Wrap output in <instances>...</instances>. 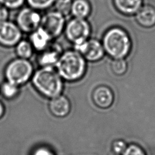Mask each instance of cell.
<instances>
[{"instance_id":"obj_1","label":"cell","mask_w":155,"mask_h":155,"mask_svg":"<svg viewBox=\"0 0 155 155\" xmlns=\"http://www.w3.org/2000/svg\"><path fill=\"white\" fill-rule=\"evenodd\" d=\"M56 67L62 79L74 82L84 76L87 68L86 60L76 50H68L61 54Z\"/></svg>"},{"instance_id":"obj_2","label":"cell","mask_w":155,"mask_h":155,"mask_svg":"<svg viewBox=\"0 0 155 155\" xmlns=\"http://www.w3.org/2000/svg\"><path fill=\"white\" fill-rule=\"evenodd\" d=\"M32 83L36 90L42 96L53 98L63 90L62 78L53 67H42L33 75Z\"/></svg>"},{"instance_id":"obj_3","label":"cell","mask_w":155,"mask_h":155,"mask_svg":"<svg viewBox=\"0 0 155 155\" xmlns=\"http://www.w3.org/2000/svg\"><path fill=\"white\" fill-rule=\"evenodd\" d=\"M102 44L105 52L113 59L125 58L129 54L132 47L128 33L118 27L110 28L105 33Z\"/></svg>"},{"instance_id":"obj_4","label":"cell","mask_w":155,"mask_h":155,"mask_svg":"<svg viewBox=\"0 0 155 155\" xmlns=\"http://www.w3.org/2000/svg\"><path fill=\"white\" fill-rule=\"evenodd\" d=\"M32 64L26 59L18 58L10 62L5 69L7 81L16 85L27 82L33 75Z\"/></svg>"},{"instance_id":"obj_5","label":"cell","mask_w":155,"mask_h":155,"mask_svg":"<svg viewBox=\"0 0 155 155\" xmlns=\"http://www.w3.org/2000/svg\"><path fill=\"white\" fill-rule=\"evenodd\" d=\"M65 33L67 39L74 45L81 44L87 39L91 33V27L85 19L74 18L65 27Z\"/></svg>"},{"instance_id":"obj_6","label":"cell","mask_w":155,"mask_h":155,"mask_svg":"<svg viewBox=\"0 0 155 155\" xmlns=\"http://www.w3.org/2000/svg\"><path fill=\"white\" fill-rule=\"evenodd\" d=\"M65 22L64 16L57 11H52L42 18L40 26L53 39L58 37L65 29Z\"/></svg>"},{"instance_id":"obj_7","label":"cell","mask_w":155,"mask_h":155,"mask_svg":"<svg viewBox=\"0 0 155 155\" xmlns=\"http://www.w3.org/2000/svg\"><path fill=\"white\" fill-rule=\"evenodd\" d=\"M74 49L90 62H97L102 59L105 50L102 44L95 39H87V41L74 45Z\"/></svg>"},{"instance_id":"obj_8","label":"cell","mask_w":155,"mask_h":155,"mask_svg":"<svg viewBox=\"0 0 155 155\" xmlns=\"http://www.w3.org/2000/svg\"><path fill=\"white\" fill-rule=\"evenodd\" d=\"M40 14L32 8H24L18 14L17 25L25 32H33L41 25Z\"/></svg>"},{"instance_id":"obj_9","label":"cell","mask_w":155,"mask_h":155,"mask_svg":"<svg viewBox=\"0 0 155 155\" xmlns=\"http://www.w3.org/2000/svg\"><path fill=\"white\" fill-rule=\"evenodd\" d=\"M21 38V30L13 22L4 21L0 23V44L10 47L17 44Z\"/></svg>"},{"instance_id":"obj_10","label":"cell","mask_w":155,"mask_h":155,"mask_svg":"<svg viewBox=\"0 0 155 155\" xmlns=\"http://www.w3.org/2000/svg\"><path fill=\"white\" fill-rule=\"evenodd\" d=\"M114 93L106 85H99L93 91L92 99L95 105L102 109L110 107L114 102Z\"/></svg>"},{"instance_id":"obj_11","label":"cell","mask_w":155,"mask_h":155,"mask_svg":"<svg viewBox=\"0 0 155 155\" xmlns=\"http://www.w3.org/2000/svg\"><path fill=\"white\" fill-rule=\"evenodd\" d=\"M62 54V48L59 44H50L41 51L38 57V62L42 67H53L56 65Z\"/></svg>"},{"instance_id":"obj_12","label":"cell","mask_w":155,"mask_h":155,"mask_svg":"<svg viewBox=\"0 0 155 155\" xmlns=\"http://www.w3.org/2000/svg\"><path fill=\"white\" fill-rule=\"evenodd\" d=\"M49 110L51 113L56 117H65L70 111L71 104L66 96L59 94L51 99Z\"/></svg>"},{"instance_id":"obj_13","label":"cell","mask_w":155,"mask_h":155,"mask_svg":"<svg viewBox=\"0 0 155 155\" xmlns=\"http://www.w3.org/2000/svg\"><path fill=\"white\" fill-rule=\"evenodd\" d=\"M136 15L137 22L144 28H151L155 25V8L150 5L142 6Z\"/></svg>"},{"instance_id":"obj_14","label":"cell","mask_w":155,"mask_h":155,"mask_svg":"<svg viewBox=\"0 0 155 155\" xmlns=\"http://www.w3.org/2000/svg\"><path fill=\"white\" fill-rule=\"evenodd\" d=\"M51 40L50 36L41 26L31 32L30 36V41L33 47L40 51L49 45Z\"/></svg>"},{"instance_id":"obj_15","label":"cell","mask_w":155,"mask_h":155,"mask_svg":"<svg viewBox=\"0 0 155 155\" xmlns=\"http://www.w3.org/2000/svg\"><path fill=\"white\" fill-rule=\"evenodd\" d=\"M117 10L125 15H135L142 7V0H114Z\"/></svg>"},{"instance_id":"obj_16","label":"cell","mask_w":155,"mask_h":155,"mask_svg":"<svg viewBox=\"0 0 155 155\" xmlns=\"http://www.w3.org/2000/svg\"><path fill=\"white\" fill-rule=\"evenodd\" d=\"M91 12V7L86 0H75L72 2L71 13L74 18L85 19Z\"/></svg>"},{"instance_id":"obj_17","label":"cell","mask_w":155,"mask_h":155,"mask_svg":"<svg viewBox=\"0 0 155 155\" xmlns=\"http://www.w3.org/2000/svg\"><path fill=\"white\" fill-rule=\"evenodd\" d=\"M33 46L30 42L27 41H21L16 45V51L20 58L28 59L33 54Z\"/></svg>"},{"instance_id":"obj_18","label":"cell","mask_w":155,"mask_h":155,"mask_svg":"<svg viewBox=\"0 0 155 155\" xmlns=\"http://www.w3.org/2000/svg\"><path fill=\"white\" fill-rule=\"evenodd\" d=\"M111 69L112 72L117 76L124 74L128 68V64L125 58L113 59L111 62Z\"/></svg>"},{"instance_id":"obj_19","label":"cell","mask_w":155,"mask_h":155,"mask_svg":"<svg viewBox=\"0 0 155 155\" xmlns=\"http://www.w3.org/2000/svg\"><path fill=\"white\" fill-rule=\"evenodd\" d=\"M72 2L71 0H56L54 2L56 11L64 16H67L71 13Z\"/></svg>"},{"instance_id":"obj_20","label":"cell","mask_w":155,"mask_h":155,"mask_svg":"<svg viewBox=\"0 0 155 155\" xmlns=\"http://www.w3.org/2000/svg\"><path fill=\"white\" fill-rule=\"evenodd\" d=\"M31 8L37 10H44L50 7L56 0H26Z\"/></svg>"},{"instance_id":"obj_21","label":"cell","mask_w":155,"mask_h":155,"mask_svg":"<svg viewBox=\"0 0 155 155\" xmlns=\"http://www.w3.org/2000/svg\"><path fill=\"white\" fill-rule=\"evenodd\" d=\"M18 92V85L8 81L5 82L2 86V93L6 97L12 98L14 97Z\"/></svg>"},{"instance_id":"obj_22","label":"cell","mask_w":155,"mask_h":155,"mask_svg":"<svg viewBox=\"0 0 155 155\" xmlns=\"http://www.w3.org/2000/svg\"><path fill=\"white\" fill-rule=\"evenodd\" d=\"M122 155H145L140 147L136 145H131L126 148L122 153Z\"/></svg>"},{"instance_id":"obj_23","label":"cell","mask_w":155,"mask_h":155,"mask_svg":"<svg viewBox=\"0 0 155 155\" xmlns=\"http://www.w3.org/2000/svg\"><path fill=\"white\" fill-rule=\"evenodd\" d=\"M26 0H1V4L7 8H17L21 7Z\"/></svg>"},{"instance_id":"obj_24","label":"cell","mask_w":155,"mask_h":155,"mask_svg":"<svg viewBox=\"0 0 155 155\" xmlns=\"http://www.w3.org/2000/svg\"><path fill=\"white\" fill-rule=\"evenodd\" d=\"M113 150L117 154L122 153L126 149L125 143L122 140H116L114 142L112 145Z\"/></svg>"},{"instance_id":"obj_25","label":"cell","mask_w":155,"mask_h":155,"mask_svg":"<svg viewBox=\"0 0 155 155\" xmlns=\"http://www.w3.org/2000/svg\"><path fill=\"white\" fill-rule=\"evenodd\" d=\"M8 16L7 8L4 5H0V23L7 21Z\"/></svg>"},{"instance_id":"obj_26","label":"cell","mask_w":155,"mask_h":155,"mask_svg":"<svg viewBox=\"0 0 155 155\" xmlns=\"http://www.w3.org/2000/svg\"><path fill=\"white\" fill-rule=\"evenodd\" d=\"M33 155H53L50 150L44 147H41L36 149Z\"/></svg>"},{"instance_id":"obj_27","label":"cell","mask_w":155,"mask_h":155,"mask_svg":"<svg viewBox=\"0 0 155 155\" xmlns=\"http://www.w3.org/2000/svg\"><path fill=\"white\" fill-rule=\"evenodd\" d=\"M4 112V109L3 105H2V103L0 102V118L3 116Z\"/></svg>"},{"instance_id":"obj_28","label":"cell","mask_w":155,"mask_h":155,"mask_svg":"<svg viewBox=\"0 0 155 155\" xmlns=\"http://www.w3.org/2000/svg\"><path fill=\"white\" fill-rule=\"evenodd\" d=\"M2 4H1V0H0V5H1Z\"/></svg>"}]
</instances>
